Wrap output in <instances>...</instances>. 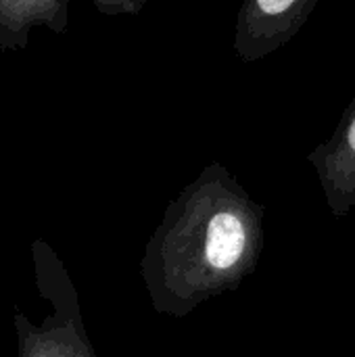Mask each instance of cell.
Wrapping results in <instances>:
<instances>
[{
  "label": "cell",
  "instance_id": "6da1fadb",
  "mask_svg": "<svg viewBox=\"0 0 355 357\" xmlns=\"http://www.w3.org/2000/svg\"><path fill=\"white\" fill-rule=\"evenodd\" d=\"M320 0H243L234 23V52L255 63L289 44Z\"/></svg>",
  "mask_w": 355,
  "mask_h": 357
},
{
  "label": "cell",
  "instance_id": "7a4b0ae2",
  "mask_svg": "<svg viewBox=\"0 0 355 357\" xmlns=\"http://www.w3.org/2000/svg\"><path fill=\"white\" fill-rule=\"evenodd\" d=\"M71 0H0V52H21L29 46L31 31L46 27L65 33Z\"/></svg>",
  "mask_w": 355,
  "mask_h": 357
},
{
  "label": "cell",
  "instance_id": "3957f363",
  "mask_svg": "<svg viewBox=\"0 0 355 357\" xmlns=\"http://www.w3.org/2000/svg\"><path fill=\"white\" fill-rule=\"evenodd\" d=\"M308 161L318 169L335 199L355 197V96L343 111L333 136L316 146Z\"/></svg>",
  "mask_w": 355,
  "mask_h": 357
},
{
  "label": "cell",
  "instance_id": "277c9868",
  "mask_svg": "<svg viewBox=\"0 0 355 357\" xmlns=\"http://www.w3.org/2000/svg\"><path fill=\"white\" fill-rule=\"evenodd\" d=\"M241 203H216L205 224V257L218 270L232 268L247 247Z\"/></svg>",
  "mask_w": 355,
  "mask_h": 357
},
{
  "label": "cell",
  "instance_id": "5b68a950",
  "mask_svg": "<svg viewBox=\"0 0 355 357\" xmlns=\"http://www.w3.org/2000/svg\"><path fill=\"white\" fill-rule=\"evenodd\" d=\"M105 17H138L149 0H90Z\"/></svg>",
  "mask_w": 355,
  "mask_h": 357
}]
</instances>
